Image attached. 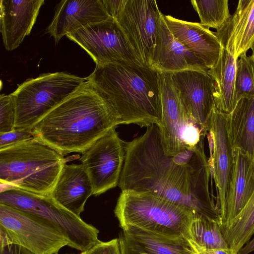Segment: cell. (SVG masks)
<instances>
[{
  "instance_id": "obj_35",
  "label": "cell",
  "mask_w": 254,
  "mask_h": 254,
  "mask_svg": "<svg viewBox=\"0 0 254 254\" xmlns=\"http://www.w3.org/2000/svg\"><path fill=\"white\" fill-rule=\"evenodd\" d=\"M254 251V238L250 240L240 250L237 254H249Z\"/></svg>"
},
{
  "instance_id": "obj_1",
  "label": "cell",
  "mask_w": 254,
  "mask_h": 254,
  "mask_svg": "<svg viewBox=\"0 0 254 254\" xmlns=\"http://www.w3.org/2000/svg\"><path fill=\"white\" fill-rule=\"evenodd\" d=\"M125 145V158L118 184L122 191L149 192L195 215L219 222L204 141L176 155H167L161 144L159 127L153 124Z\"/></svg>"
},
{
  "instance_id": "obj_4",
  "label": "cell",
  "mask_w": 254,
  "mask_h": 254,
  "mask_svg": "<svg viewBox=\"0 0 254 254\" xmlns=\"http://www.w3.org/2000/svg\"><path fill=\"white\" fill-rule=\"evenodd\" d=\"M67 160L36 138L0 150V184L51 196Z\"/></svg>"
},
{
  "instance_id": "obj_30",
  "label": "cell",
  "mask_w": 254,
  "mask_h": 254,
  "mask_svg": "<svg viewBox=\"0 0 254 254\" xmlns=\"http://www.w3.org/2000/svg\"><path fill=\"white\" fill-rule=\"evenodd\" d=\"M34 138L32 129L14 128L9 132L0 133V150Z\"/></svg>"
},
{
  "instance_id": "obj_26",
  "label": "cell",
  "mask_w": 254,
  "mask_h": 254,
  "mask_svg": "<svg viewBox=\"0 0 254 254\" xmlns=\"http://www.w3.org/2000/svg\"><path fill=\"white\" fill-rule=\"evenodd\" d=\"M190 242L200 248H229L218 221L200 215H194L189 229Z\"/></svg>"
},
{
  "instance_id": "obj_11",
  "label": "cell",
  "mask_w": 254,
  "mask_h": 254,
  "mask_svg": "<svg viewBox=\"0 0 254 254\" xmlns=\"http://www.w3.org/2000/svg\"><path fill=\"white\" fill-rule=\"evenodd\" d=\"M161 11L154 0H127L115 19L141 64L151 67Z\"/></svg>"
},
{
  "instance_id": "obj_25",
  "label": "cell",
  "mask_w": 254,
  "mask_h": 254,
  "mask_svg": "<svg viewBox=\"0 0 254 254\" xmlns=\"http://www.w3.org/2000/svg\"><path fill=\"white\" fill-rule=\"evenodd\" d=\"M220 228L228 247L238 253L254 234V191L241 212Z\"/></svg>"
},
{
  "instance_id": "obj_31",
  "label": "cell",
  "mask_w": 254,
  "mask_h": 254,
  "mask_svg": "<svg viewBox=\"0 0 254 254\" xmlns=\"http://www.w3.org/2000/svg\"><path fill=\"white\" fill-rule=\"evenodd\" d=\"M82 254H122L119 238H115L107 242H99Z\"/></svg>"
},
{
  "instance_id": "obj_20",
  "label": "cell",
  "mask_w": 254,
  "mask_h": 254,
  "mask_svg": "<svg viewBox=\"0 0 254 254\" xmlns=\"http://www.w3.org/2000/svg\"><path fill=\"white\" fill-rule=\"evenodd\" d=\"M119 236L122 254H195L188 239H173L141 229H122Z\"/></svg>"
},
{
  "instance_id": "obj_7",
  "label": "cell",
  "mask_w": 254,
  "mask_h": 254,
  "mask_svg": "<svg viewBox=\"0 0 254 254\" xmlns=\"http://www.w3.org/2000/svg\"><path fill=\"white\" fill-rule=\"evenodd\" d=\"M86 80L64 72L43 73L27 79L10 94L15 108L14 128L32 129Z\"/></svg>"
},
{
  "instance_id": "obj_33",
  "label": "cell",
  "mask_w": 254,
  "mask_h": 254,
  "mask_svg": "<svg viewBox=\"0 0 254 254\" xmlns=\"http://www.w3.org/2000/svg\"><path fill=\"white\" fill-rule=\"evenodd\" d=\"M0 254H33L24 247L16 244L0 246Z\"/></svg>"
},
{
  "instance_id": "obj_27",
  "label": "cell",
  "mask_w": 254,
  "mask_h": 254,
  "mask_svg": "<svg viewBox=\"0 0 254 254\" xmlns=\"http://www.w3.org/2000/svg\"><path fill=\"white\" fill-rule=\"evenodd\" d=\"M190 2L199 16L200 23L209 29L219 30L231 16L228 0H192Z\"/></svg>"
},
{
  "instance_id": "obj_15",
  "label": "cell",
  "mask_w": 254,
  "mask_h": 254,
  "mask_svg": "<svg viewBox=\"0 0 254 254\" xmlns=\"http://www.w3.org/2000/svg\"><path fill=\"white\" fill-rule=\"evenodd\" d=\"M151 68L171 73L187 70L208 72L209 69L170 30L161 12L159 19Z\"/></svg>"
},
{
  "instance_id": "obj_36",
  "label": "cell",
  "mask_w": 254,
  "mask_h": 254,
  "mask_svg": "<svg viewBox=\"0 0 254 254\" xmlns=\"http://www.w3.org/2000/svg\"><path fill=\"white\" fill-rule=\"evenodd\" d=\"M251 49L252 51V56L254 57V42Z\"/></svg>"
},
{
  "instance_id": "obj_17",
  "label": "cell",
  "mask_w": 254,
  "mask_h": 254,
  "mask_svg": "<svg viewBox=\"0 0 254 254\" xmlns=\"http://www.w3.org/2000/svg\"><path fill=\"white\" fill-rule=\"evenodd\" d=\"M44 0H0V30L7 51L17 48L34 25Z\"/></svg>"
},
{
  "instance_id": "obj_29",
  "label": "cell",
  "mask_w": 254,
  "mask_h": 254,
  "mask_svg": "<svg viewBox=\"0 0 254 254\" xmlns=\"http://www.w3.org/2000/svg\"><path fill=\"white\" fill-rule=\"evenodd\" d=\"M15 113L11 94L0 95V133L14 129Z\"/></svg>"
},
{
  "instance_id": "obj_18",
  "label": "cell",
  "mask_w": 254,
  "mask_h": 254,
  "mask_svg": "<svg viewBox=\"0 0 254 254\" xmlns=\"http://www.w3.org/2000/svg\"><path fill=\"white\" fill-rule=\"evenodd\" d=\"M173 35L209 69L217 63L222 50L215 32L200 23L180 20L165 15Z\"/></svg>"
},
{
  "instance_id": "obj_6",
  "label": "cell",
  "mask_w": 254,
  "mask_h": 254,
  "mask_svg": "<svg viewBox=\"0 0 254 254\" xmlns=\"http://www.w3.org/2000/svg\"><path fill=\"white\" fill-rule=\"evenodd\" d=\"M0 203L32 215L51 225L67 240L70 247L86 251L100 241L99 230L59 204L51 196L1 184Z\"/></svg>"
},
{
  "instance_id": "obj_23",
  "label": "cell",
  "mask_w": 254,
  "mask_h": 254,
  "mask_svg": "<svg viewBox=\"0 0 254 254\" xmlns=\"http://www.w3.org/2000/svg\"><path fill=\"white\" fill-rule=\"evenodd\" d=\"M227 131L233 149L254 159V97H245L226 114Z\"/></svg>"
},
{
  "instance_id": "obj_22",
  "label": "cell",
  "mask_w": 254,
  "mask_h": 254,
  "mask_svg": "<svg viewBox=\"0 0 254 254\" xmlns=\"http://www.w3.org/2000/svg\"><path fill=\"white\" fill-rule=\"evenodd\" d=\"M215 33L237 60L246 54L254 42V0H240L228 21Z\"/></svg>"
},
{
  "instance_id": "obj_10",
  "label": "cell",
  "mask_w": 254,
  "mask_h": 254,
  "mask_svg": "<svg viewBox=\"0 0 254 254\" xmlns=\"http://www.w3.org/2000/svg\"><path fill=\"white\" fill-rule=\"evenodd\" d=\"M66 36L83 49L96 65L113 64L143 66L113 18L82 27Z\"/></svg>"
},
{
  "instance_id": "obj_32",
  "label": "cell",
  "mask_w": 254,
  "mask_h": 254,
  "mask_svg": "<svg viewBox=\"0 0 254 254\" xmlns=\"http://www.w3.org/2000/svg\"><path fill=\"white\" fill-rule=\"evenodd\" d=\"M126 1L127 0H102L107 12L114 19L121 11Z\"/></svg>"
},
{
  "instance_id": "obj_37",
  "label": "cell",
  "mask_w": 254,
  "mask_h": 254,
  "mask_svg": "<svg viewBox=\"0 0 254 254\" xmlns=\"http://www.w3.org/2000/svg\"><path fill=\"white\" fill-rule=\"evenodd\" d=\"M82 254V253H80V254Z\"/></svg>"
},
{
  "instance_id": "obj_3",
  "label": "cell",
  "mask_w": 254,
  "mask_h": 254,
  "mask_svg": "<svg viewBox=\"0 0 254 254\" xmlns=\"http://www.w3.org/2000/svg\"><path fill=\"white\" fill-rule=\"evenodd\" d=\"M87 79L111 102L121 124L141 127L161 120L159 72L142 65L108 64L96 65Z\"/></svg>"
},
{
  "instance_id": "obj_13",
  "label": "cell",
  "mask_w": 254,
  "mask_h": 254,
  "mask_svg": "<svg viewBox=\"0 0 254 254\" xmlns=\"http://www.w3.org/2000/svg\"><path fill=\"white\" fill-rule=\"evenodd\" d=\"M189 114L206 134L215 108L214 83L207 72L187 70L168 73Z\"/></svg>"
},
{
  "instance_id": "obj_5",
  "label": "cell",
  "mask_w": 254,
  "mask_h": 254,
  "mask_svg": "<svg viewBox=\"0 0 254 254\" xmlns=\"http://www.w3.org/2000/svg\"><path fill=\"white\" fill-rule=\"evenodd\" d=\"M120 227H133L176 239L188 238L194 214L188 209L146 191L125 190L114 209Z\"/></svg>"
},
{
  "instance_id": "obj_12",
  "label": "cell",
  "mask_w": 254,
  "mask_h": 254,
  "mask_svg": "<svg viewBox=\"0 0 254 254\" xmlns=\"http://www.w3.org/2000/svg\"><path fill=\"white\" fill-rule=\"evenodd\" d=\"M115 129L97 140L79 159L96 196L119 184L125 158V145Z\"/></svg>"
},
{
  "instance_id": "obj_24",
  "label": "cell",
  "mask_w": 254,
  "mask_h": 254,
  "mask_svg": "<svg viewBox=\"0 0 254 254\" xmlns=\"http://www.w3.org/2000/svg\"><path fill=\"white\" fill-rule=\"evenodd\" d=\"M237 61L222 47L216 64L208 71L213 80L215 108L226 114L232 112L237 102L235 93Z\"/></svg>"
},
{
  "instance_id": "obj_9",
  "label": "cell",
  "mask_w": 254,
  "mask_h": 254,
  "mask_svg": "<svg viewBox=\"0 0 254 254\" xmlns=\"http://www.w3.org/2000/svg\"><path fill=\"white\" fill-rule=\"evenodd\" d=\"M0 246L20 245L33 254H58L68 246L58 231L28 213L0 203Z\"/></svg>"
},
{
  "instance_id": "obj_14",
  "label": "cell",
  "mask_w": 254,
  "mask_h": 254,
  "mask_svg": "<svg viewBox=\"0 0 254 254\" xmlns=\"http://www.w3.org/2000/svg\"><path fill=\"white\" fill-rule=\"evenodd\" d=\"M210 148L208 160L216 191V206L222 210L229 189L234 163V151L227 127L226 114L215 108L207 135Z\"/></svg>"
},
{
  "instance_id": "obj_2",
  "label": "cell",
  "mask_w": 254,
  "mask_h": 254,
  "mask_svg": "<svg viewBox=\"0 0 254 254\" xmlns=\"http://www.w3.org/2000/svg\"><path fill=\"white\" fill-rule=\"evenodd\" d=\"M119 125L120 117L112 104L87 79L32 130L35 138L64 156L83 153Z\"/></svg>"
},
{
  "instance_id": "obj_19",
  "label": "cell",
  "mask_w": 254,
  "mask_h": 254,
  "mask_svg": "<svg viewBox=\"0 0 254 254\" xmlns=\"http://www.w3.org/2000/svg\"><path fill=\"white\" fill-rule=\"evenodd\" d=\"M232 174L226 200L219 213L220 226L236 217L244 209L254 191V159L233 149Z\"/></svg>"
},
{
  "instance_id": "obj_21",
  "label": "cell",
  "mask_w": 254,
  "mask_h": 254,
  "mask_svg": "<svg viewBox=\"0 0 254 254\" xmlns=\"http://www.w3.org/2000/svg\"><path fill=\"white\" fill-rule=\"evenodd\" d=\"M90 180L82 165L65 164L51 194L60 205L78 217L93 194Z\"/></svg>"
},
{
  "instance_id": "obj_16",
  "label": "cell",
  "mask_w": 254,
  "mask_h": 254,
  "mask_svg": "<svg viewBox=\"0 0 254 254\" xmlns=\"http://www.w3.org/2000/svg\"><path fill=\"white\" fill-rule=\"evenodd\" d=\"M111 18L102 0H63L56 6L46 33L58 44L64 36L86 26Z\"/></svg>"
},
{
  "instance_id": "obj_34",
  "label": "cell",
  "mask_w": 254,
  "mask_h": 254,
  "mask_svg": "<svg viewBox=\"0 0 254 254\" xmlns=\"http://www.w3.org/2000/svg\"><path fill=\"white\" fill-rule=\"evenodd\" d=\"M191 245L195 251V254H237L229 248L207 249L197 247L191 244Z\"/></svg>"
},
{
  "instance_id": "obj_8",
  "label": "cell",
  "mask_w": 254,
  "mask_h": 254,
  "mask_svg": "<svg viewBox=\"0 0 254 254\" xmlns=\"http://www.w3.org/2000/svg\"><path fill=\"white\" fill-rule=\"evenodd\" d=\"M159 84L161 144L166 154L176 155L204 141L206 134L189 114L168 73L159 72Z\"/></svg>"
},
{
  "instance_id": "obj_28",
  "label": "cell",
  "mask_w": 254,
  "mask_h": 254,
  "mask_svg": "<svg viewBox=\"0 0 254 254\" xmlns=\"http://www.w3.org/2000/svg\"><path fill=\"white\" fill-rule=\"evenodd\" d=\"M237 102L245 97H254V57L244 54L237 60L235 82Z\"/></svg>"
}]
</instances>
